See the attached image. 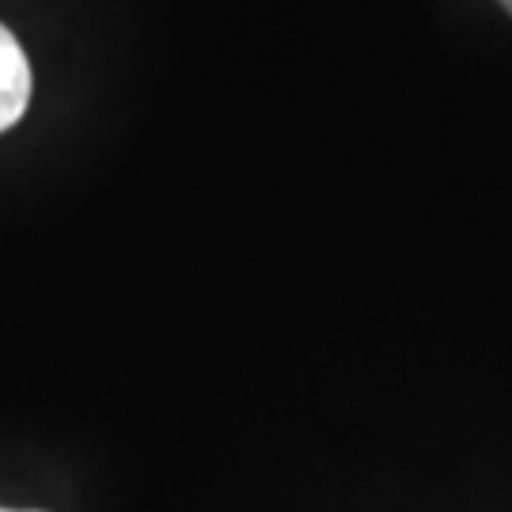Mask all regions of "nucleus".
Listing matches in <instances>:
<instances>
[{
  "instance_id": "f03ea898",
  "label": "nucleus",
  "mask_w": 512,
  "mask_h": 512,
  "mask_svg": "<svg viewBox=\"0 0 512 512\" xmlns=\"http://www.w3.org/2000/svg\"><path fill=\"white\" fill-rule=\"evenodd\" d=\"M501 4H505V8H509V12H512V0H501Z\"/></svg>"
},
{
  "instance_id": "7ed1b4c3",
  "label": "nucleus",
  "mask_w": 512,
  "mask_h": 512,
  "mask_svg": "<svg viewBox=\"0 0 512 512\" xmlns=\"http://www.w3.org/2000/svg\"><path fill=\"white\" fill-rule=\"evenodd\" d=\"M0 512H16V509H0Z\"/></svg>"
},
{
  "instance_id": "f257e3e1",
  "label": "nucleus",
  "mask_w": 512,
  "mask_h": 512,
  "mask_svg": "<svg viewBox=\"0 0 512 512\" xmlns=\"http://www.w3.org/2000/svg\"><path fill=\"white\" fill-rule=\"evenodd\" d=\"M31 103V65L16 35L0 23V133L12 129Z\"/></svg>"
}]
</instances>
